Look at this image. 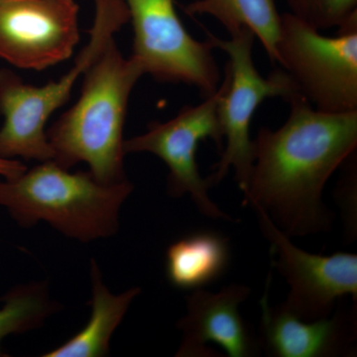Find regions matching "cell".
I'll use <instances>...</instances> for the list:
<instances>
[{"label":"cell","mask_w":357,"mask_h":357,"mask_svg":"<svg viewBox=\"0 0 357 357\" xmlns=\"http://www.w3.org/2000/svg\"><path fill=\"white\" fill-rule=\"evenodd\" d=\"M285 123L258 130L255 161L243 204L259 208L290 237L328 232L333 215L324 190L357 147V110L319 112L304 96H293Z\"/></svg>","instance_id":"6da1fadb"},{"label":"cell","mask_w":357,"mask_h":357,"mask_svg":"<svg viewBox=\"0 0 357 357\" xmlns=\"http://www.w3.org/2000/svg\"><path fill=\"white\" fill-rule=\"evenodd\" d=\"M144 75L140 63L124 57L110 40L84 73L77 102L46 130L54 161L69 170L86 163L103 184L128 180L124 123L131 93Z\"/></svg>","instance_id":"7a4b0ae2"},{"label":"cell","mask_w":357,"mask_h":357,"mask_svg":"<svg viewBox=\"0 0 357 357\" xmlns=\"http://www.w3.org/2000/svg\"><path fill=\"white\" fill-rule=\"evenodd\" d=\"M133 189L128 180L103 184L89 171L70 173L49 160L20 177H0V206L20 227L43 220L63 236L86 243L116 234L122 204Z\"/></svg>","instance_id":"3957f363"},{"label":"cell","mask_w":357,"mask_h":357,"mask_svg":"<svg viewBox=\"0 0 357 357\" xmlns=\"http://www.w3.org/2000/svg\"><path fill=\"white\" fill-rule=\"evenodd\" d=\"M95 20L88 43L79 52L70 69L59 81L42 86H31L13 70L0 69V158L54 159L46 124L56 110L70 100L77 79L100 55L130 17L126 0H93Z\"/></svg>","instance_id":"277c9868"},{"label":"cell","mask_w":357,"mask_h":357,"mask_svg":"<svg viewBox=\"0 0 357 357\" xmlns=\"http://www.w3.org/2000/svg\"><path fill=\"white\" fill-rule=\"evenodd\" d=\"M208 38L215 49L225 52L229 60L223 69L227 86L218 107L227 145L206 180L210 188L215 187L232 169L239 189L243 192L255 161L250 126L256 110L267 98H281L288 102L300 93L285 70H274L267 77L258 72L252 55L255 35L248 28L230 35L229 39L218 38L211 33H208Z\"/></svg>","instance_id":"5b68a950"},{"label":"cell","mask_w":357,"mask_h":357,"mask_svg":"<svg viewBox=\"0 0 357 357\" xmlns=\"http://www.w3.org/2000/svg\"><path fill=\"white\" fill-rule=\"evenodd\" d=\"M328 37L281 14L276 43L279 63L314 109L326 114L357 110V26Z\"/></svg>","instance_id":"8992f818"},{"label":"cell","mask_w":357,"mask_h":357,"mask_svg":"<svg viewBox=\"0 0 357 357\" xmlns=\"http://www.w3.org/2000/svg\"><path fill=\"white\" fill-rule=\"evenodd\" d=\"M132 22V57L155 81L195 86L204 98L222 83L210 41H199L185 29L175 0H126Z\"/></svg>","instance_id":"52a82bcc"},{"label":"cell","mask_w":357,"mask_h":357,"mask_svg":"<svg viewBox=\"0 0 357 357\" xmlns=\"http://www.w3.org/2000/svg\"><path fill=\"white\" fill-rule=\"evenodd\" d=\"M223 74L218 91L198 105H185L173 119L152 122L146 132L124 140V153H151L168 167V194L174 198L189 195L198 210L213 220L234 222L208 197L211 189L199 174L197 151L202 141L211 139L222 153L223 134L218 107L225 86Z\"/></svg>","instance_id":"ba28073f"},{"label":"cell","mask_w":357,"mask_h":357,"mask_svg":"<svg viewBox=\"0 0 357 357\" xmlns=\"http://www.w3.org/2000/svg\"><path fill=\"white\" fill-rule=\"evenodd\" d=\"M259 229L270 244L272 264L287 282V299L281 305L286 311L305 321L332 314L338 299L357 298V255L338 252L312 255L290 241L266 213L253 208Z\"/></svg>","instance_id":"9c48e42d"},{"label":"cell","mask_w":357,"mask_h":357,"mask_svg":"<svg viewBox=\"0 0 357 357\" xmlns=\"http://www.w3.org/2000/svg\"><path fill=\"white\" fill-rule=\"evenodd\" d=\"M79 41L75 0H0V59L42 70L64 62Z\"/></svg>","instance_id":"30bf717a"},{"label":"cell","mask_w":357,"mask_h":357,"mask_svg":"<svg viewBox=\"0 0 357 357\" xmlns=\"http://www.w3.org/2000/svg\"><path fill=\"white\" fill-rule=\"evenodd\" d=\"M250 293L251 289L243 284H230L218 293L192 291L187 297V312L178 323L183 335L176 356H220L208 347L210 344L220 345L230 357L258 356L259 338L239 312Z\"/></svg>","instance_id":"8fae6325"},{"label":"cell","mask_w":357,"mask_h":357,"mask_svg":"<svg viewBox=\"0 0 357 357\" xmlns=\"http://www.w3.org/2000/svg\"><path fill=\"white\" fill-rule=\"evenodd\" d=\"M271 273L260 300V349L273 357H337L352 356L356 340V312L345 311L326 318L305 321L271 306Z\"/></svg>","instance_id":"7c38bea8"},{"label":"cell","mask_w":357,"mask_h":357,"mask_svg":"<svg viewBox=\"0 0 357 357\" xmlns=\"http://www.w3.org/2000/svg\"><path fill=\"white\" fill-rule=\"evenodd\" d=\"M91 314L88 324L61 347L44 354L43 357H102L109 354L110 340L123 321L139 287L112 294L103 283L102 271L95 259L91 260Z\"/></svg>","instance_id":"4fadbf2b"},{"label":"cell","mask_w":357,"mask_h":357,"mask_svg":"<svg viewBox=\"0 0 357 357\" xmlns=\"http://www.w3.org/2000/svg\"><path fill=\"white\" fill-rule=\"evenodd\" d=\"M229 260L225 237L213 231L195 232L167 249V278L180 290H198L220 278Z\"/></svg>","instance_id":"5bb4252c"},{"label":"cell","mask_w":357,"mask_h":357,"mask_svg":"<svg viewBox=\"0 0 357 357\" xmlns=\"http://www.w3.org/2000/svg\"><path fill=\"white\" fill-rule=\"evenodd\" d=\"M188 15H210L230 35L248 28L259 39L268 57L276 63L281 14L275 0H195L184 7Z\"/></svg>","instance_id":"9a60e30c"},{"label":"cell","mask_w":357,"mask_h":357,"mask_svg":"<svg viewBox=\"0 0 357 357\" xmlns=\"http://www.w3.org/2000/svg\"><path fill=\"white\" fill-rule=\"evenodd\" d=\"M0 309V357L8 356L1 349V342L10 335L37 330L61 310L51 297L48 282H31L11 289L2 298Z\"/></svg>","instance_id":"2e32d148"},{"label":"cell","mask_w":357,"mask_h":357,"mask_svg":"<svg viewBox=\"0 0 357 357\" xmlns=\"http://www.w3.org/2000/svg\"><path fill=\"white\" fill-rule=\"evenodd\" d=\"M292 15L319 31L357 24V0H286Z\"/></svg>","instance_id":"e0dca14e"},{"label":"cell","mask_w":357,"mask_h":357,"mask_svg":"<svg viewBox=\"0 0 357 357\" xmlns=\"http://www.w3.org/2000/svg\"><path fill=\"white\" fill-rule=\"evenodd\" d=\"M27 169L22 162L17 160L0 158V177L7 180L20 177Z\"/></svg>","instance_id":"ac0fdd59"}]
</instances>
